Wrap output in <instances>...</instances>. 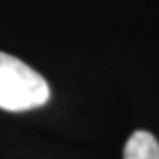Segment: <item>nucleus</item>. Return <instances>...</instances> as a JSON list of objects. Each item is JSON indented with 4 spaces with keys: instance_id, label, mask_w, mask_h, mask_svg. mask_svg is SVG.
<instances>
[{
    "instance_id": "nucleus-1",
    "label": "nucleus",
    "mask_w": 159,
    "mask_h": 159,
    "mask_svg": "<svg viewBox=\"0 0 159 159\" xmlns=\"http://www.w3.org/2000/svg\"><path fill=\"white\" fill-rule=\"evenodd\" d=\"M50 100V86L40 73L6 52H0V109L29 111Z\"/></svg>"
},
{
    "instance_id": "nucleus-2",
    "label": "nucleus",
    "mask_w": 159,
    "mask_h": 159,
    "mask_svg": "<svg viewBox=\"0 0 159 159\" xmlns=\"http://www.w3.org/2000/svg\"><path fill=\"white\" fill-rule=\"evenodd\" d=\"M123 159H159V142L153 134L136 130L125 144Z\"/></svg>"
}]
</instances>
